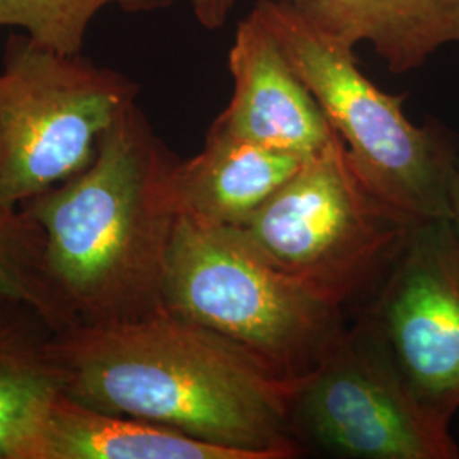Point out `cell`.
Wrapping results in <instances>:
<instances>
[{
    "label": "cell",
    "mask_w": 459,
    "mask_h": 459,
    "mask_svg": "<svg viewBox=\"0 0 459 459\" xmlns=\"http://www.w3.org/2000/svg\"><path fill=\"white\" fill-rule=\"evenodd\" d=\"M291 430L301 451L342 459H456L449 426L405 390L386 356L354 324L296 385Z\"/></svg>",
    "instance_id": "52a82bcc"
},
{
    "label": "cell",
    "mask_w": 459,
    "mask_h": 459,
    "mask_svg": "<svg viewBox=\"0 0 459 459\" xmlns=\"http://www.w3.org/2000/svg\"><path fill=\"white\" fill-rule=\"evenodd\" d=\"M176 0H0V28H19L38 45L81 55L85 36L106 7L128 14L169 9Z\"/></svg>",
    "instance_id": "5bb4252c"
},
{
    "label": "cell",
    "mask_w": 459,
    "mask_h": 459,
    "mask_svg": "<svg viewBox=\"0 0 459 459\" xmlns=\"http://www.w3.org/2000/svg\"><path fill=\"white\" fill-rule=\"evenodd\" d=\"M303 162L212 126L203 150L172 167L178 213L203 225L242 229Z\"/></svg>",
    "instance_id": "30bf717a"
},
{
    "label": "cell",
    "mask_w": 459,
    "mask_h": 459,
    "mask_svg": "<svg viewBox=\"0 0 459 459\" xmlns=\"http://www.w3.org/2000/svg\"><path fill=\"white\" fill-rule=\"evenodd\" d=\"M451 208H453V223L459 231V174L453 186V195H451Z\"/></svg>",
    "instance_id": "e0dca14e"
},
{
    "label": "cell",
    "mask_w": 459,
    "mask_h": 459,
    "mask_svg": "<svg viewBox=\"0 0 459 459\" xmlns=\"http://www.w3.org/2000/svg\"><path fill=\"white\" fill-rule=\"evenodd\" d=\"M233 92L214 128L308 160L337 136L276 33L252 9L229 53Z\"/></svg>",
    "instance_id": "9c48e42d"
},
{
    "label": "cell",
    "mask_w": 459,
    "mask_h": 459,
    "mask_svg": "<svg viewBox=\"0 0 459 459\" xmlns=\"http://www.w3.org/2000/svg\"><path fill=\"white\" fill-rule=\"evenodd\" d=\"M411 227L362 182L337 134L238 230L267 263L345 312L377 290Z\"/></svg>",
    "instance_id": "5b68a950"
},
{
    "label": "cell",
    "mask_w": 459,
    "mask_h": 459,
    "mask_svg": "<svg viewBox=\"0 0 459 459\" xmlns=\"http://www.w3.org/2000/svg\"><path fill=\"white\" fill-rule=\"evenodd\" d=\"M19 459H252L140 419L91 409L65 394L51 400Z\"/></svg>",
    "instance_id": "7c38bea8"
},
{
    "label": "cell",
    "mask_w": 459,
    "mask_h": 459,
    "mask_svg": "<svg viewBox=\"0 0 459 459\" xmlns=\"http://www.w3.org/2000/svg\"><path fill=\"white\" fill-rule=\"evenodd\" d=\"M64 394L91 409L167 427L252 459L301 456L291 430L298 381L227 337L169 310L55 332Z\"/></svg>",
    "instance_id": "6da1fadb"
},
{
    "label": "cell",
    "mask_w": 459,
    "mask_h": 459,
    "mask_svg": "<svg viewBox=\"0 0 459 459\" xmlns=\"http://www.w3.org/2000/svg\"><path fill=\"white\" fill-rule=\"evenodd\" d=\"M136 96V83L82 53L13 34L0 70V204L19 208L79 174Z\"/></svg>",
    "instance_id": "8992f818"
},
{
    "label": "cell",
    "mask_w": 459,
    "mask_h": 459,
    "mask_svg": "<svg viewBox=\"0 0 459 459\" xmlns=\"http://www.w3.org/2000/svg\"><path fill=\"white\" fill-rule=\"evenodd\" d=\"M55 332L31 303L0 295V459H19L51 400L64 394Z\"/></svg>",
    "instance_id": "4fadbf2b"
},
{
    "label": "cell",
    "mask_w": 459,
    "mask_h": 459,
    "mask_svg": "<svg viewBox=\"0 0 459 459\" xmlns=\"http://www.w3.org/2000/svg\"><path fill=\"white\" fill-rule=\"evenodd\" d=\"M178 157L136 100L100 134L92 162L19 208L43 231L49 291L74 325H115L164 308L169 248L179 213Z\"/></svg>",
    "instance_id": "7a4b0ae2"
},
{
    "label": "cell",
    "mask_w": 459,
    "mask_h": 459,
    "mask_svg": "<svg viewBox=\"0 0 459 459\" xmlns=\"http://www.w3.org/2000/svg\"><path fill=\"white\" fill-rule=\"evenodd\" d=\"M43 231L21 208L0 204V295L31 303L56 332L64 316L49 291L43 265Z\"/></svg>",
    "instance_id": "9a60e30c"
},
{
    "label": "cell",
    "mask_w": 459,
    "mask_h": 459,
    "mask_svg": "<svg viewBox=\"0 0 459 459\" xmlns=\"http://www.w3.org/2000/svg\"><path fill=\"white\" fill-rule=\"evenodd\" d=\"M315 31L356 48L369 43L392 74L426 65L459 43V0H281Z\"/></svg>",
    "instance_id": "8fae6325"
},
{
    "label": "cell",
    "mask_w": 459,
    "mask_h": 459,
    "mask_svg": "<svg viewBox=\"0 0 459 459\" xmlns=\"http://www.w3.org/2000/svg\"><path fill=\"white\" fill-rule=\"evenodd\" d=\"M233 5L235 0H193V13L204 30L218 31L227 24Z\"/></svg>",
    "instance_id": "2e32d148"
},
{
    "label": "cell",
    "mask_w": 459,
    "mask_h": 459,
    "mask_svg": "<svg viewBox=\"0 0 459 459\" xmlns=\"http://www.w3.org/2000/svg\"><path fill=\"white\" fill-rule=\"evenodd\" d=\"M356 324L411 398L451 426L459 411V231L453 220L411 225Z\"/></svg>",
    "instance_id": "ba28073f"
},
{
    "label": "cell",
    "mask_w": 459,
    "mask_h": 459,
    "mask_svg": "<svg viewBox=\"0 0 459 459\" xmlns=\"http://www.w3.org/2000/svg\"><path fill=\"white\" fill-rule=\"evenodd\" d=\"M264 17L308 85L362 182L411 225L453 218L458 143L439 123L413 125L403 96L371 82L354 49L315 31L281 0H257Z\"/></svg>",
    "instance_id": "3957f363"
},
{
    "label": "cell",
    "mask_w": 459,
    "mask_h": 459,
    "mask_svg": "<svg viewBox=\"0 0 459 459\" xmlns=\"http://www.w3.org/2000/svg\"><path fill=\"white\" fill-rule=\"evenodd\" d=\"M164 308L244 347L290 379L307 377L347 328L345 312L286 276L238 229L179 216Z\"/></svg>",
    "instance_id": "277c9868"
}]
</instances>
